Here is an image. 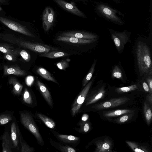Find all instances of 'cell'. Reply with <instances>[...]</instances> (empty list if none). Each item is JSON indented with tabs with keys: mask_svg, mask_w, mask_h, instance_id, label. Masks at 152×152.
Returning <instances> with one entry per match:
<instances>
[{
	"mask_svg": "<svg viewBox=\"0 0 152 152\" xmlns=\"http://www.w3.org/2000/svg\"><path fill=\"white\" fill-rule=\"evenodd\" d=\"M137 65L140 73L142 75H152V64L150 49L146 44L139 41L136 48Z\"/></svg>",
	"mask_w": 152,
	"mask_h": 152,
	"instance_id": "obj_1",
	"label": "cell"
},
{
	"mask_svg": "<svg viewBox=\"0 0 152 152\" xmlns=\"http://www.w3.org/2000/svg\"><path fill=\"white\" fill-rule=\"evenodd\" d=\"M19 113L22 124L34 136L39 144H43V139L32 116L26 111H20Z\"/></svg>",
	"mask_w": 152,
	"mask_h": 152,
	"instance_id": "obj_2",
	"label": "cell"
},
{
	"mask_svg": "<svg viewBox=\"0 0 152 152\" xmlns=\"http://www.w3.org/2000/svg\"><path fill=\"white\" fill-rule=\"evenodd\" d=\"M93 83L91 80L85 86L76 98L71 107V113L72 116L76 115L79 112Z\"/></svg>",
	"mask_w": 152,
	"mask_h": 152,
	"instance_id": "obj_3",
	"label": "cell"
},
{
	"mask_svg": "<svg viewBox=\"0 0 152 152\" xmlns=\"http://www.w3.org/2000/svg\"><path fill=\"white\" fill-rule=\"evenodd\" d=\"M18 44L22 47L41 53H46L50 51L58 50L57 49L47 45L39 43H32L26 41H21L18 42Z\"/></svg>",
	"mask_w": 152,
	"mask_h": 152,
	"instance_id": "obj_4",
	"label": "cell"
},
{
	"mask_svg": "<svg viewBox=\"0 0 152 152\" xmlns=\"http://www.w3.org/2000/svg\"><path fill=\"white\" fill-rule=\"evenodd\" d=\"M129 99L128 97L125 96L113 98L96 104L92 108L96 110H100L114 107L126 103Z\"/></svg>",
	"mask_w": 152,
	"mask_h": 152,
	"instance_id": "obj_5",
	"label": "cell"
},
{
	"mask_svg": "<svg viewBox=\"0 0 152 152\" xmlns=\"http://www.w3.org/2000/svg\"><path fill=\"white\" fill-rule=\"evenodd\" d=\"M0 21L14 31L30 37H34L25 26L17 22L1 17H0Z\"/></svg>",
	"mask_w": 152,
	"mask_h": 152,
	"instance_id": "obj_6",
	"label": "cell"
},
{
	"mask_svg": "<svg viewBox=\"0 0 152 152\" xmlns=\"http://www.w3.org/2000/svg\"><path fill=\"white\" fill-rule=\"evenodd\" d=\"M21 133L15 118L11 124L10 134L13 149H15L17 151L20 150V138Z\"/></svg>",
	"mask_w": 152,
	"mask_h": 152,
	"instance_id": "obj_7",
	"label": "cell"
},
{
	"mask_svg": "<svg viewBox=\"0 0 152 152\" xmlns=\"http://www.w3.org/2000/svg\"><path fill=\"white\" fill-rule=\"evenodd\" d=\"M111 38L118 51L123 50L128 42L129 37L124 32H115L111 34Z\"/></svg>",
	"mask_w": 152,
	"mask_h": 152,
	"instance_id": "obj_8",
	"label": "cell"
},
{
	"mask_svg": "<svg viewBox=\"0 0 152 152\" xmlns=\"http://www.w3.org/2000/svg\"><path fill=\"white\" fill-rule=\"evenodd\" d=\"M55 17L54 12L50 7H46L44 10L42 17V25L44 30L48 31L53 25Z\"/></svg>",
	"mask_w": 152,
	"mask_h": 152,
	"instance_id": "obj_9",
	"label": "cell"
},
{
	"mask_svg": "<svg viewBox=\"0 0 152 152\" xmlns=\"http://www.w3.org/2000/svg\"><path fill=\"white\" fill-rule=\"evenodd\" d=\"M105 94L104 87H102L92 92L89 94H87L84 101L85 104L87 106L96 102L103 98Z\"/></svg>",
	"mask_w": 152,
	"mask_h": 152,
	"instance_id": "obj_10",
	"label": "cell"
},
{
	"mask_svg": "<svg viewBox=\"0 0 152 152\" xmlns=\"http://www.w3.org/2000/svg\"><path fill=\"white\" fill-rule=\"evenodd\" d=\"M99 11L107 18L118 23H121V21L116 15V10L111 9L107 6L101 4L98 7Z\"/></svg>",
	"mask_w": 152,
	"mask_h": 152,
	"instance_id": "obj_11",
	"label": "cell"
},
{
	"mask_svg": "<svg viewBox=\"0 0 152 152\" xmlns=\"http://www.w3.org/2000/svg\"><path fill=\"white\" fill-rule=\"evenodd\" d=\"M60 36L65 37H74L84 39H96L97 35L91 33L80 31H69L61 33Z\"/></svg>",
	"mask_w": 152,
	"mask_h": 152,
	"instance_id": "obj_12",
	"label": "cell"
},
{
	"mask_svg": "<svg viewBox=\"0 0 152 152\" xmlns=\"http://www.w3.org/2000/svg\"><path fill=\"white\" fill-rule=\"evenodd\" d=\"M53 0L62 8L73 14L81 17L86 18L85 15L74 4L63 0Z\"/></svg>",
	"mask_w": 152,
	"mask_h": 152,
	"instance_id": "obj_13",
	"label": "cell"
},
{
	"mask_svg": "<svg viewBox=\"0 0 152 152\" xmlns=\"http://www.w3.org/2000/svg\"><path fill=\"white\" fill-rule=\"evenodd\" d=\"M7 128L5 129L2 136L1 139L2 141V152H12L13 149L10 134Z\"/></svg>",
	"mask_w": 152,
	"mask_h": 152,
	"instance_id": "obj_14",
	"label": "cell"
},
{
	"mask_svg": "<svg viewBox=\"0 0 152 152\" xmlns=\"http://www.w3.org/2000/svg\"><path fill=\"white\" fill-rule=\"evenodd\" d=\"M95 152H111L112 143L108 139L106 138L103 140H100L96 142Z\"/></svg>",
	"mask_w": 152,
	"mask_h": 152,
	"instance_id": "obj_15",
	"label": "cell"
},
{
	"mask_svg": "<svg viewBox=\"0 0 152 152\" xmlns=\"http://www.w3.org/2000/svg\"><path fill=\"white\" fill-rule=\"evenodd\" d=\"M58 41L71 43L74 44H88L96 41V39H84L74 37H65L58 36L56 39Z\"/></svg>",
	"mask_w": 152,
	"mask_h": 152,
	"instance_id": "obj_16",
	"label": "cell"
},
{
	"mask_svg": "<svg viewBox=\"0 0 152 152\" xmlns=\"http://www.w3.org/2000/svg\"><path fill=\"white\" fill-rule=\"evenodd\" d=\"M37 84L44 99L51 107H53L51 95L46 86L38 79L37 80Z\"/></svg>",
	"mask_w": 152,
	"mask_h": 152,
	"instance_id": "obj_17",
	"label": "cell"
},
{
	"mask_svg": "<svg viewBox=\"0 0 152 152\" xmlns=\"http://www.w3.org/2000/svg\"><path fill=\"white\" fill-rule=\"evenodd\" d=\"M4 75H13L17 76H22L26 75V73L25 71L21 69L18 66H8L6 65H4Z\"/></svg>",
	"mask_w": 152,
	"mask_h": 152,
	"instance_id": "obj_18",
	"label": "cell"
},
{
	"mask_svg": "<svg viewBox=\"0 0 152 152\" xmlns=\"http://www.w3.org/2000/svg\"><path fill=\"white\" fill-rule=\"evenodd\" d=\"M134 110L129 109H118L115 110L104 111L103 115L106 117L118 116L125 114L133 113Z\"/></svg>",
	"mask_w": 152,
	"mask_h": 152,
	"instance_id": "obj_19",
	"label": "cell"
},
{
	"mask_svg": "<svg viewBox=\"0 0 152 152\" xmlns=\"http://www.w3.org/2000/svg\"><path fill=\"white\" fill-rule=\"evenodd\" d=\"M10 84L12 86V92L15 95L19 96L21 94L23 88V85L14 77H11L9 80Z\"/></svg>",
	"mask_w": 152,
	"mask_h": 152,
	"instance_id": "obj_20",
	"label": "cell"
},
{
	"mask_svg": "<svg viewBox=\"0 0 152 152\" xmlns=\"http://www.w3.org/2000/svg\"><path fill=\"white\" fill-rule=\"evenodd\" d=\"M14 111H6L0 113V125H3L12 121L15 118Z\"/></svg>",
	"mask_w": 152,
	"mask_h": 152,
	"instance_id": "obj_21",
	"label": "cell"
},
{
	"mask_svg": "<svg viewBox=\"0 0 152 152\" xmlns=\"http://www.w3.org/2000/svg\"><path fill=\"white\" fill-rule=\"evenodd\" d=\"M71 54L64 52L52 51L47 53H42L40 55V56L50 58H56L61 57L68 56Z\"/></svg>",
	"mask_w": 152,
	"mask_h": 152,
	"instance_id": "obj_22",
	"label": "cell"
},
{
	"mask_svg": "<svg viewBox=\"0 0 152 152\" xmlns=\"http://www.w3.org/2000/svg\"><path fill=\"white\" fill-rule=\"evenodd\" d=\"M37 74L45 79L58 84L57 81L52 76L51 74L45 68L39 67L36 70Z\"/></svg>",
	"mask_w": 152,
	"mask_h": 152,
	"instance_id": "obj_23",
	"label": "cell"
},
{
	"mask_svg": "<svg viewBox=\"0 0 152 152\" xmlns=\"http://www.w3.org/2000/svg\"><path fill=\"white\" fill-rule=\"evenodd\" d=\"M151 108L148 102H145L143 104V112L145 121L148 125L150 124L152 119Z\"/></svg>",
	"mask_w": 152,
	"mask_h": 152,
	"instance_id": "obj_24",
	"label": "cell"
},
{
	"mask_svg": "<svg viewBox=\"0 0 152 152\" xmlns=\"http://www.w3.org/2000/svg\"><path fill=\"white\" fill-rule=\"evenodd\" d=\"M37 117L48 128L53 129L55 126L54 121L48 116L40 113L37 114Z\"/></svg>",
	"mask_w": 152,
	"mask_h": 152,
	"instance_id": "obj_25",
	"label": "cell"
},
{
	"mask_svg": "<svg viewBox=\"0 0 152 152\" xmlns=\"http://www.w3.org/2000/svg\"><path fill=\"white\" fill-rule=\"evenodd\" d=\"M0 51L4 53H8L16 56L18 54L17 50L14 49L12 47L4 44H0Z\"/></svg>",
	"mask_w": 152,
	"mask_h": 152,
	"instance_id": "obj_26",
	"label": "cell"
},
{
	"mask_svg": "<svg viewBox=\"0 0 152 152\" xmlns=\"http://www.w3.org/2000/svg\"><path fill=\"white\" fill-rule=\"evenodd\" d=\"M127 144L135 152H148V150L145 147L140 145L137 143L130 141H126Z\"/></svg>",
	"mask_w": 152,
	"mask_h": 152,
	"instance_id": "obj_27",
	"label": "cell"
},
{
	"mask_svg": "<svg viewBox=\"0 0 152 152\" xmlns=\"http://www.w3.org/2000/svg\"><path fill=\"white\" fill-rule=\"evenodd\" d=\"M57 136L62 141L68 143H72L78 141L79 137L72 135L58 134Z\"/></svg>",
	"mask_w": 152,
	"mask_h": 152,
	"instance_id": "obj_28",
	"label": "cell"
},
{
	"mask_svg": "<svg viewBox=\"0 0 152 152\" xmlns=\"http://www.w3.org/2000/svg\"><path fill=\"white\" fill-rule=\"evenodd\" d=\"M20 145L21 152H33L34 149L29 146L23 139L21 133H20Z\"/></svg>",
	"mask_w": 152,
	"mask_h": 152,
	"instance_id": "obj_29",
	"label": "cell"
},
{
	"mask_svg": "<svg viewBox=\"0 0 152 152\" xmlns=\"http://www.w3.org/2000/svg\"><path fill=\"white\" fill-rule=\"evenodd\" d=\"M96 64V61L94 62L91 66L88 73L84 77L82 82L83 86H85L89 82L93 74L95 71V67Z\"/></svg>",
	"mask_w": 152,
	"mask_h": 152,
	"instance_id": "obj_30",
	"label": "cell"
},
{
	"mask_svg": "<svg viewBox=\"0 0 152 152\" xmlns=\"http://www.w3.org/2000/svg\"><path fill=\"white\" fill-rule=\"evenodd\" d=\"M23 100L26 104L31 105L33 102L32 99L31 94L28 90L25 88L23 95Z\"/></svg>",
	"mask_w": 152,
	"mask_h": 152,
	"instance_id": "obj_31",
	"label": "cell"
},
{
	"mask_svg": "<svg viewBox=\"0 0 152 152\" xmlns=\"http://www.w3.org/2000/svg\"><path fill=\"white\" fill-rule=\"evenodd\" d=\"M138 88L137 85L134 84L128 86L117 88L116 89V91L118 93H124L137 90Z\"/></svg>",
	"mask_w": 152,
	"mask_h": 152,
	"instance_id": "obj_32",
	"label": "cell"
},
{
	"mask_svg": "<svg viewBox=\"0 0 152 152\" xmlns=\"http://www.w3.org/2000/svg\"><path fill=\"white\" fill-rule=\"evenodd\" d=\"M112 77L113 78H115L121 80H123V77L122 72L117 66H115L113 68L112 74Z\"/></svg>",
	"mask_w": 152,
	"mask_h": 152,
	"instance_id": "obj_33",
	"label": "cell"
},
{
	"mask_svg": "<svg viewBox=\"0 0 152 152\" xmlns=\"http://www.w3.org/2000/svg\"><path fill=\"white\" fill-rule=\"evenodd\" d=\"M70 60L68 59L66 60H63L56 64L58 68L60 69L65 70L69 66V62Z\"/></svg>",
	"mask_w": 152,
	"mask_h": 152,
	"instance_id": "obj_34",
	"label": "cell"
},
{
	"mask_svg": "<svg viewBox=\"0 0 152 152\" xmlns=\"http://www.w3.org/2000/svg\"><path fill=\"white\" fill-rule=\"evenodd\" d=\"M133 114V113L124 114V115L115 119V121L119 123H124L130 119Z\"/></svg>",
	"mask_w": 152,
	"mask_h": 152,
	"instance_id": "obj_35",
	"label": "cell"
},
{
	"mask_svg": "<svg viewBox=\"0 0 152 152\" xmlns=\"http://www.w3.org/2000/svg\"><path fill=\"white\" fill-rule=\"evenodd\" d=\"M80 131L83 133L88 132L90 129L89 123L87 121H81L80 123Z\"/></svg>",
	"mask_w": 152,
	"mask_h": 152,
	"instance_id": "obj_36",
	"label": "cell"
},
{
	"mask_svg": "<svg viewBox=\"0 0 152 152\" xmlns=\"http://www.w3.org/2000/svg\"><path fill=\"white\" fill-rule=\"evenodd\" d=\"M60 151L63 152H75V150L72 148L68 145H59Z\"/></svg>",
	"mask_w": 152,
	"mask_h": 152,
	"instance_id": "obj_37",
	"label": "cell"
},
{
	"mask_svg": "<svg viewBox=\"0 0 152 152\" xmlns=\"http://www.w3.org/2000/svg\"><path fill=\"white\" fill-rule=\"evenodd\" d=\"M20 54L22 58L26 61H29L31 59L30 55L25 50H22L20 51Z\"/></svg>",
	"mask_w": 152,
	"mask_h": 152,
	"instance_id": "obj_38",
	"label": "cell"
},
{
	"mask_svg": "<svg viewBox=\"0 0 152 152\" xmlns=\"http://www.w3.org/2000/svg\"><path fill=\"white\" fill-rule=\"evenodd\" d=\"M34 80V78L33 76H28L26 78V83L28 86H31L33 83Z\"/></svg>",
	"mask_w": 152,
	"mask_h": 152,
	"instance_id": "obj_39",
	"label": "cell"
},
{
	"mask_svg": "<svg viewBox=\"0 0 152 152\" xmlns=\"http://www.w3.org/2000/svg\"><path fill=\"white\" fill-rule=\"evenodd\" d=\"M4 57L5 59L11 61H15L16 60L15 56L8 53H5Z\"/></svg>",
	"mask_w": 152,
	"mask_h": 152,
	"instance_id": "obj_40",
	"label": "cell"
},
{
	"mask_svg": "<svg viewBox=\"0 0 152 152\" xmlns=\"http://www.w3.org/2000/svg\"><path fill=\"white\" fill-rule=\"evenodd\" d=\"M147 81L149 88L150 94H152V79L151 77H149L147 79Z\"/></svg>",
	"mask_w": 152,
	"mask_h": 152,
	"instance_id": "obj_41",
	"label": "cell"
},
{
	"mask_svg": "<svg viewBox=\"0 0 152 152\" xmlns=\"http://www.w3.org/2000/svg\"><path fill=\"white\" fill-rule=\"evenodd\" d=\"M143 87L144 90L146 92H148L149 91V88L148 84L145 82L143 83Z\"/></svg>",
	"mask_w": 152,
	"mask_h": 152,
	"instance_id": "obj_42",
	"label": "cell"
},
{
	"mask_svg": "<svg viewBox=\"0 0 152 152\" xmlns=\"http://www.w3.org/2000/svg\"><path fill=\"white\" fill-rule=\"evenodd\" d=\"M147 100L149 102L151 107H152V94H149L147 96Z\"/></svg>",
	"mask_w": 152,
	"mask_h": 152,
	"instance_id": "obj_43",
	"label": "cell"
},
{
	"mask_svg": "<svg viewBox=\"0 0 152 152\" xmlns=\"http://www.w3.org/2000/svg\"><path fill=\"white\" fill-rule=\"evenodd\" d=\"M88 115L86 114H84L81 118V120L83 121H87L88 118Z\"/></svg>",
	"mask_w": 152,
	"mask_h": 152,
	"instance_id": "obj_44",
	"label": "cell"
},
{
	"mask_svg": "<svg viewBox=\"0 0 152 152\" xmlns=\"http://www.w3.org/2000/svg\"><path fill=\"white\" fill-rule=\"evenodd\" d=\"M5 0H0V3H5Z\"/></svg>",
	"mask_w": 152,
	"mask_h": 152,
	"instance_id": "obj_45",
	"label": "cell"
},
{
	"mask_svg": "<svg viewBox=\"0 0 152 152\" xmlns=\"http://www.w3.org/2000/svg\"><path fill=\"white\" fill-rule=\"evenodd\" d=\"M2 10V8L0 7V11L1 10Z\"/></svg>",
	"mask_w": 152,
	"mask_h": 152,
	"instance_id": "obj_46",
	"label": "cell"
}]
</instances>
